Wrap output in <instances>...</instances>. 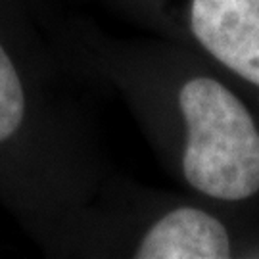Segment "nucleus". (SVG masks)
I'll list each match as a JSON object with an SVG mask.
<instances>
[{"instance_id":"obj_1","label":"nucleus","mask_w":259,"mask_h":259,"mask_svg":"<svg viewBox=\"0 0 259 259\" xmlns=\"http://www.w3.org/2000/svg\"><path fill=\"white\" fill-rule=\"evenodd\" d=\"M81 64L131 106L154 148L192 196L259 209V110L204 56L175 40L115 42L79 35Z\"/></svg>"},{"instance_id":"obj_2","label":"nucleus","mask_w":259,"mask_h":259,"mask_svg":"<svg viewBox=\"0 0 259 259\" xmlns=\"http://www.w3.org/2000/svg\"><path fill=\"white\" fill-rule=\"evenodd\" d=\"M21 19L0 29V190L18 221L48 250H65L102 188L79 113L60 96Z\"/></svg>"},{"instance_id":"obj_3","label":"nucleus","mask_w":259,"mask_h":259,"mask_svg":"<svg viewBox=\"0 0 259 259\" xmlns=\"http://www.w3.org/2000/svg\"><path fill=\"white\" fill-rule=\"evenodd\" d=\"M111 221L96 209L91 219L115 223V229L100 227L84 232L73 250H87L96 238L104 240L96 251L133 259H232L259 257V231L246 213L225 209L205 200H173L146 211ZM83 223V225H84ZM81 225V227H83Z\"/></svg>"},{"instance_id":"obj_4","label":"nucleus","mask_w":259,"mask_h":259,"mask_svg":"<svg viewBox=\"0 0 259 259\" xmlns=\"http://www.w3.org/2000/svg\"><path fill=\"white\" fill-rule=\"evenodd\" d=\"M227 75L259 110V0H129Z\"/></svg>"}]
</instances>
